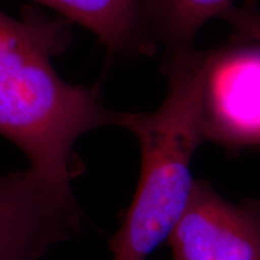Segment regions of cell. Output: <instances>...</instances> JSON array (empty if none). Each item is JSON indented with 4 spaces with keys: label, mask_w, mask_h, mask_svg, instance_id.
Instances as JSON below:
<instances>
[{
    "label": "cell",
    "mask_w": 260,
    "mask_h": 260,
    "mask_svg": "<svg viewBox=\"0 0 260 260\" xmlns=\"http://www.w3.org/2000/svg\"><path fill=\"white\" fill-rule=\"evenodd\" d=\"M73 22L25 8L21 18L0 11V136L21 149L32 171L73 189L80 174L74 147L93 130L119 125L99 86L64 81L53 67L73 41Z\"/></svg>",
    "instance_id": "1"
},
{
    "label": "cell",
    "mask_w": 260,
    "mask_h": 260,
    "mask_svg": "<svg viewBox=\"0 0 260 260\" xmlns=\"http://www.w3.org/2000/svg\"><path fill=\"white\" fill-rule=\"evenodd\" d=\"M207 141L226 147L260 146V45L207 53L203 87Z\"/></svg>",
    "instance_id": "5"
},
{
    "label": "cell",
    "mask_w": 260,
    "mask_h": 260,
    "mask_svg": "<svg viewBox=\"0 0 260 260\" xmlns=\"http://www.w3.org/2000/svg\"><path fill=\"white\" fill-rule=\"evenodd\" d=\"M96 35L109 52L151 56L155 48L145 28L142 0H32Z\"/></svg>",
    "instance_id": "6"
},
{
    "label": "cell",
    "mask_w": 260,
    "mask_h": 260,
    "mask_svg": "<svg viewBox=\"0 0 260 260\" xmlns=\"http://www.w3.org/2000/svg\"><path fill=\"white\" fill-rule=\"evenodd\" d=\"M168 243L174 260H260V198L232 203L195 181Z\"/></svg>",
    "instance_id": "4"
},
{
    "label": "cell",
    "mask_w": 260,
    "mask_h": 260,
    "mask_svg": "<svg viewBox=\"0 0 260 260\" xmlns=\"http://www.w3.org/2000/svg\"><path fill=\"white\" fill-rule=\"evenodd\" d=\"M234 0H142L145 28L157 51L165 54L191 47L195 35L206 21L232 8Z\"/></svg>",
    "instance_id": "7"
},
{
    "label": "cell",
    "mask_w": 260,
    "mask_h": 260,
    "mask_svg": "<svg viewBox=\"0 0 260 260\" xmlns=\"http://www.w3.org/2000/svg\"><path fill=\"white\" fill-rule=\"evenodd\" d=\"M222 17L235 28L237 38L260 45V11L251 5L226 10Z\"/></svg>",
    "instance_id": "8"
},
{
    "label": "cell",
    "mask_w": 260,
    "mask_h": 260,
    "mask_svg": "<svg viewBox=\"0 0 260 260\" xmlns=\"http://www.w3.org/2000/svg\"><path fill=\"white\" fill-rule=\"evenodd\" d=\"M207 53L193 47L164 54L169 80L154 112H121L119 125L138 139L141 171L132 204L109 241L112 260H147L176 226L194 186L191 159L207 141L203 87Z\"/></svg>",
    "instance_id": "2"
},
{
    "label": "cell",
    "mask_w": 260,
    "mask_h": 260,
    "mask_svg": "<svg viewBox=\"0 0 260 260\" xmlns=\"http://www.w3.org/2000/svg\"><path fill=\"white\" fill-rule=\"evenodd\" d=\"M82 226L73 189L31 169L0 175V260H42Z\"/></svg>",
    "instance_id": "3"
}]
</instances>
